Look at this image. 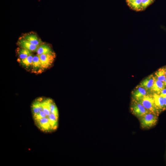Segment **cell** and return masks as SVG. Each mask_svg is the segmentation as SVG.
<instances>
[{"instance_id": "16", "label": "cell", "mask_w": 166, "mask_h": 166, "mask_svg": "<svg viewBox=\"0 0 166 166\" xmlns=\"http://www.w3.org/2000/svg\"><path fill=\"white\" fill-rule=\"evenodd\" d=\"M154 75L156 79L164 82L166 79L164 68L159 69L155 72Z\"/></svg>"}, {"instance_id": "18", "label": "cell", "mask_w": 166, "mask_h": 166, "mask_svg": "<svg viewBox=\"0 0 166 166\" xmlns=\"http://www.w3.org/2000/svg\"><path fill=\"white\" fill-rule=\"evenodd\" d=\"M159 94L161 96L166 95V88L163 89Z\"/></svg>"}, {"instance_id": "14", "label": "cell", "mask_w": 166, "mask_h": 166, "mask_svg": "<svg viewBox=\"0 0 166 166\" xmlns=\"http://www.w3.org/2000/svg\"><path fill=\"white\" fill-rule=\"evenodd\" d=\"M165 87L164 82L156 79L152 87V92L159 94L161 91Z\"/></svg>"}, {"instance_id": "20", "label": "cell", "mask_w": 166, "mask_h": 166, "mask_svg": "<svg viewBox=\"0 0 166 166\" xmlns=\"http://www.w3.org/2000/svg\"><path fill=\"white\" fill-rule=\"evenodd\" d=\"M164 71H165V75L166 76V66L164 67Z\"/></svg>"}, {"instance_id": "6", "label": "cell", "mask_w": 166, "mask_h": 166, "mask_svg": "<svg viewBox=\"0 0 166 166\" xmlns=\"http://www.w3.org/2000/svg\"><path fill=\"white\" fill-rule=\"evenodd\" d=\"M43 69L48 68L53 63L55 57V54H42L38 55Z\"/></svg>"}, {"instance_id": "8", "label": "cell", "mask_w": 166, "mask_h": 166, "mask_svg": "<svg viewBox=\"0 0 166 166\" xmlns=\"http://www.w3.org/2000/svg\"><path fill=\"white\" fill-rule=\"evenodd\" d=\"M149 94V93L144 88L138 85L132 92V98L138 101Z\"/></svg>"}, {"instance_id": "15", "label": "cell", "mask_w": 166, "mask_h": 166, "mask_svg": "<svg viewBox=\"0 0 166 166\" xmlns=\"http://www.w3.org/2000/svg\"><path fill=\"white\" fill-rule=\"evenodd\" d=\"M32 51L22 48H18L17 50V53L19 59H23L28 57L32 54Z\"/></svg>"}, {"instance_id": "19", "label": "cell", "mask_w": 166, "mask_h": 166, "mask_svg": "<svg viewBox=\"0 0 166 166\" xmlns=\"http://www.w3.org/2000/svg\"><path fill=\"white\" fill-rule=\"evenodd\" d=\"M161 96L163 97L164 105L166 109V95Z\"/></svg>"}, {"instance_id": "9", "label": "cell", "mask_w": 166, "mask_h": 166, "mask_svg": "<svg viewBox=\"0 0 166 166\" xmlns=\"http://www.w3.org/2000/svg\"><path fill=\"white\" fill-rule=\"evenodd\" d=\"M17 44L20 48L25 49L32 52H37L38 46L31 43L22 37L20 38Z\"/></svg>"}, {"instance_id": "21", "label": "cell", "mask_w": 166, "mask_h": 166, "mask_svg": "<svg viewBox=\"0 0 166 166\" xmlns=\"http://www.w3.org/2000/svg\"><path fill=\"white\" fill-rule=\"evenodd\" d=\"M164 84L165 87L166 88V79H165V80L164 81Z\"/></svg>"}, {"instance_id": "2", "label": "cell", "mask_w": 166, "mask_h": 166, "mask_svg": "<svg viewBox=\"0 0 166 166\" xmlns=\"http://www.w3.org/2000/svg\"><path fill=\"white\" fill-rule=\"evenodd\" d=\"M159 114L148 112L139 118L140 125L142 128H149L155 126L158 120Z\"/></svg>"}, {"instance_id": "4", "label": "cell", "mask_w": 166, "mask_h": 166, "mask_svg": "<svg viewBox=\"0 0 166 166\" xmlns=\"http://www.w3.org/2000/svg\"><path fill=\"white\" fill-rule=\"evenodd\" d=\"M130 109L132 113L139 119L149 112L139 101L133 99H132Z\"/></svg>"}, {"instance_id": "7", "label": "cell", "mask_w": 166, "mask_h": 166, "mask_svg": "<svg viewBox=\"0 0 166 166\" xmlns=\"http://www.w3.org/2000/svg\"><path fill=\"white\" fill-rule=\"evenodd\" d=\"M155 80L154 75L152 74L143 80L138 85L144 88L149 93L152 92V87Z\"/></svg>"}, {"instance_id": "1", "label": "cell", "mask_w": 166, "mask_h": 166, "mask_svg": "<svg viewBox=\"0 0 166 166\" xmlns=\"http://www.w3.org/2000/svg\"><path fill=\"white\" fill-rule=\"evenodd\" d=\"M32 118L36 126L45 133H51L58 128L59 113L54 101L50 98H39L31 105Z\"/></svg>"}, {"instance_id": "12", "label": "cell", "mask_w": 166, "mask_h": 166, "mask_svg": "<svg viewBox=\"0 0 166 166\" xmlns=\"http://www.w3.org/2000/svg\"><path fill=\"white\" fill-rule=\"evenodd\" d=\"M37 53L38 55L54 53L49 46L43 43L38 46Z\"/></svg>"}, {"instance_id": "10", "label": "cell", "mask_w": 166, "mask_h": 166, "mask_svg": "<svg viewBox=\"0 0 166 166\" xmlns=\"http://www.w3.org/2000/svg\"><path fill=\"white\" fill-rule=\"evenodd\" d=\"M22 37L32 44L38 46L42 43L41 40L36 33L30 32L24 34Z\"/></svg>"}, {"instance_id": "11", "label": "cell", "mask_w": 166, "mask_h": 166, "mask_svg": "<svg viewBox=\"0 0 166 166\" xmlns=\"http://www.w3.org/2000/svg\"><path fill=\"white\" fill-rule=\"evenodd\" d=\"M152 95L155 105L160 113L165 110L163 97L157 93H154Z\"/></svg>"}, {"instance_id": "17", "label": "cell", "mask_w": 166, "mask_h": 166, "mask_svg": "<svg viewBox=\"0 0 166 166\" xmlns=\"http://www.w3.org/2000/svg\"><path fill=\"white\" fill-rule=\"evenodd\" d=\"M34 56L32 53L26 58L23 59H18V60L22 65L28 67L32 65Z\"/></svg>"}, {"instance_id": "13", "label": "cell", "mask_w": 166, "mask_h": 166, "mask_svg": "<svg viewBox=\"0 0 166 166\" xmlns=\"http://www.w3.org/2000/svg\"><path fill=\"white\" fill-rule=\"evenodd\" d=\"M31 65L33 70L35 71L43 69L39 57L37 54L34 56Z\"/></svg>"}, {"instance_id": "3", "label": "cell", "mask_w": 166, "mask_h": 166, "mask_svg": "<svg viewBox=\"0 0 166 166\" xmlns=\"http://www.w3.org/2000/svg\"><path fill=\"white\" fill-rule=\"evenodd\" d=\"M155 0H125L130 9L137 12L145 10L152 4Z\"/></svg>"}, {"instance_id": "5", "label": "cell", "mask_w": 166, "mask_h": 166, "mask_svg": "<svg viewBox=\"0 0 166 166\" xmlns=\"http://www.w3.org/2000/svg\"><path fill=\"white\" fill-rule=\"evenodd\" d=\"M138 101L149 112L154 113L158 114L160 113L155 105L152 94H149Z\"/></svg>"}]
</instances>
